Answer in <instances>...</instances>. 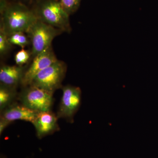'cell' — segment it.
Masks as SVG:
<instances>
[{
    "mask_svg": "<svg viewBox=\"0 0 158 158\" xmlns=\"http://www.w3.org/2000/svg\"><path fill=\"white\" fill-rule=\"evenodd\" d=\"M38 113L22 103L13 102L1 111L0 118L10 123L17 120L30 122L32 123Z\"/></svg>",
    "mask_w": 158,
    "mask_h": 158,
    "instance_id": "cell-9",
    "label": "cell"
},
{
    "mask_svg": "<svg viewBox=\"0 0 158 158\" xmlns=\"http://www.w3.org/2000/svg\"><path fill=\"white\" fill-rule=\"evenodd\" d=\"M24 88L19 95L21 103L37 112L50 111L53 104V92L34 85Z\"/></svg>",
    "mask_w": 158,
    "mask_h": 158,
    "instance_id": "cell-3",
    "label": "cell"
},
{
    "mask_svg": "<svg viewBox=\"0 0 158 158\" xmlns=\"http://www.w3.org/2000/svg\"><path fill=\"white\" fill-rule=\"evenodd\" d=\"M58 116L50 111L38 112L32 124L37 138H42L59 130Z\"/></svg>",
    "mask_w": 158,
    "mask_h": 158,
    "instance_id": "cell-8",
    "label": "cell"
},
{
    "mask_svg": "<svg viewBox=\"0 0 158 158\" xmlns=\"http://www.w3.org/2000/svg\"><path fill=\"white\" fill-rule=\"evenodd\" d=\"M36 12L40 20L61 31L70 30L69 15L61 6L59 1L45 0Z\"/></svg>",
    "mask_w": 158,
    "mask_h": 158,
    "instance_id": "cell-2",
    "label": "cell"
},
{
    "mask_svg": "<svg viewBox=\"0 0 158 158\" xmlns=\"http://www.w3.org/2000/svg\"><path fill=\"white\" fill-rule=\"evenodd\" d=\"M25 71L22 66L18 65H4L0 69L1 85L15 88L21 83Z\"/></svg>",
    "mask_w": 158,
    "mask_h": 158,
    "instance_id": "cell-10",
    "label": "cell"
},
{
    "mask_svg": "<svg viewBox=\"0 0 158 158\" xmlns=\"http://www.w3.org/2000/svg\"><path fill=\"white\" fill-rule=\"evenodd\" d=\"M58 60L52 47L37 55L30 67L25 71L21 84L24 87L31 85L37 74Z\"/></svg>",
    "mask_w": 158,
    "mask_h": 158,
    "instance_id": "cell-7",
    "label": "cell"
},
{
    "mask_svg": "<svg viewBox=\"0 0 158 158\" xmlns=\"http://www.w3.org/2000/svg\"><path fill=\"white\" fill-rule=\"evenodd\" d=\"M9 42L12 45L14 44L22 48L28 45L29 40L23 32H15L8 35Z\"/></svg>",
    "mask_w": 158,
    "mask_h": 158,
    "instance_id": "cell-12",
    "label": "cell"
},
{
    "mask_svg": "<svg viewBox=\"0 0 158 158\" xmlns=\"http://www.w3.org/2000/svg\"><path fill=\"white\" fill-rule=\"evenodd\" d=\"M9 124L10 123L8 122L5 121V120H3L2 118H0V134L1 135Z\"/></svg>",
    "mask_w": 158,
    "mask_h": 158,
    "instance_id": "cell-16",
    "label": "cell"
},
{
    "mask_svg": "<svg viewBox=\"0 0 158 158\" xmlns=\"http://www.w3.org/2000/svg\"><path fill=\"white\" fill-rule=\"evenodd\" d=\"M30 53L24 48L22 49L15 55V61L16 65L22 66L28 62L31 57Z\"/></svg>",
    "mask_w": 158,
    "mask_h": 158,
    "instance_id": "cell-15",
    "label": "cell"
},
{
    "mask_svg": "<svg viewBox=\"0 0 158 158\" xmlns=\"http://www.w3.org/2000/svg\"><path fill=\"white\" fill-rule=\"evenodd\" d=\"M66 71L65 63L58 60L37 74L31 85L54 93L57 89L62 88Z\"/></svg>",
    "mask_w": 158,
    "mask_h": 158,
    "instance_id": "cell-5",
    "label": "cell"
},
{
    "mask_svg": "<svg viewBox=\"0 0 158 158\" xmlns=\"http://www.w3.org/2000/svg\"><path fill=\"white\" fill-rule=\"evenodd\" d=\"M1 27L7 35L15 32L27 33L39 19L36 12L21 4L8 5L1 2Z\"/></svg>",
    "mask_w": 158,
    "mask_h": 158,
    "instance_id": "cell-1",
    "label": "cell"
},
{
    "mask_svg": "<svg viewBox=\"0 0 158 158\" xmlns=\"http://www.w3.org/2000/svg\"><path fill=\"white\" fill-rule=\"evenodd\" d=\"M11 44L9 42L8 35L0 27V54L4 56L8 52L11 48Z\"/></svg>",
    "mask_w": 158,
    "mask_h": 158,
    "instance_id": "cell-14",
    "label": "cell"
},
{
    "mask_svg": "<svg viewBox=\"0 0 158 158\" xmlns=\"http://www.w3.org/2000/svg\"><path fill=\"white\" fill-rule=\"evenodd\" d=\"M56 1H59V0H56Z\"/></svg>",
    "mask_w": 158,
    "mask_h": 158,
    "instance_id": "cell-17",
    "label": "cell"
},
{
    "mask_svg": "<svg viewBox=\"0 0 158 158\" xmlns=\"http://www.w3.org/2000/svg\"><path fill=\"white\" fill-rule=\"evenodd\" d=\"M81 1V0H59V2L65 12L69 15L77 10Z\"/></svg>",
    "mask_w": 158,
    "mask_h": 158,
    "instance_id": "cell-13",
    "label": "cell"
},
{
    "mask_svg": "<svg viewBox=\"0 0 158 158\" xmlns=\"http://www.w3.org/2000/svg\"><path fill=\"white\" fill-rule=\"evenodd\" d=\"M62 88V95L57 116L73 122L81 103V90L79 87L69 85Z\"/></svg>",
    "mask_w": 158,
    "mask_h": 158,
    "instance_id": "cell-6",
    "label": "cell"
},
{
    "mask_svg": "<svg viewBox=\"0 0 158 158\" xmlns=\"http://www.w3.org/2000/svg\"><path fill=\"white\" fill-rule=\"evenodd\" d=\"M60 31L38 19L27 33L31 38L33 57L34 58L51 47L53 40Z\"/></svg>",
    "mask_w": 158,
    "mask_h": 158,
    "instance_id": "cell-4",
    "label": "cell"
},
{
    "mask_svg": "<svg viewBox=\"0 0 158 158\" xmlns=\"http://www.w3.org/2000/svg\"><path fill=\"white\" fill-rule=\"evenodd\" d=\"M16 89L9 88L4 85H1L0 87V110L7 107L9 105L14 102L16 97Z\"/></svg>",
    "mask_w": 158,
    "mask_h": 158,
    "instance_id": "cell-11",
    "label": "cell"
}]
</instances>
